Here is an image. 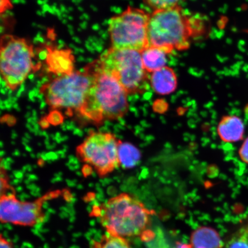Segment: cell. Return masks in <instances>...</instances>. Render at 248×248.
<instances>
[{
    "label": "cell",
    "mask_w": 248,
    "mask_h": 248,
    "mask_svg": "<svg viewBox=\"0 0 248 248\" xmlns=\"http://www.w3.org/2000/svg\"><path fill=\"white\" fill-rule=\"evenodd\" d=\"M202 23L186 14L180 6L155 11L148 28V46L162 49L167 54L187 50L192 40L202 32Z\"/></svg>",
    "instance_id": "1"
},
{
    "label": "cell",
    "mask_w": 248,
    "mask_h": 248,
    "mask_svg": "<svg viewBox=\"0 0 248 248\" xmlns=\"http://www.w3.org/2000/svg\"><path fill=\"white\" fill-rule=\"evenodd\" d=\"M94 80L78 115L94 124L122 119L128 112V93L114 77L102 70L98 60L92 63Z\"/></svg>",
    "instance_id": "2"
},
{
    "label": "cell",
    "mask_w": 248,
    "mask_h": 248,
    "mask_svg": "<svg viewBox=\"0 0 248 248\" xmlns=\"http://www.w3.org/2000/svg\"><path fill=\"white\" fill-rule=\"evenodd\" d=\"M154 212L132 195L122 193L94 207L97 217L108 234L123 238L142 237L150 224Z\"/></svg>",
    "instance_id": "3"
},
{
    "label": "cell",
    "mask_w": 248,
    "mask_h": 248,
    "mask_svg": "<svg viewBox=\"0 0 248 248\" xmlns=\"http://www.w3.org/2000/svg\"><path fill=\"white\" fill-rule=\"evenodd\" d=\"M94 80L93 64L83 71H76L42 86L46 104L54 109H66L78 114Z\"/></svg>",
    "instance_id": "4"
},
{
    "label": "cell",
    "mask_w": 248,
    "mask_h": 248,
    "mask_svg": "<svg viewBox=\"0 0 248 248\" xmlns=\"http://www.w3.org/2000/svg\"><path fill=\"white\" fill-rule=\"evenodd\" d=\"M105 72L114 78L128 94H141L150 86L141 52L110 48L98 60Z\"/></svg>",
    "instance_id": "5"
},
{
    "label": "cell",
    "mask_w": 248,
    "mask_h": 248,
    "mask_svg": "<svg viewBox=\"0 0 248 248\" xmlns=\"http://www.w3.org/2000/svg\"><path fill=\"white\" fill-rule=\"evenodd\" d=\"M150 15L142 9L129 7L111 18L108 22L111 48L140 52L146 48Z\"/></svg>",
    "instance_id": "6"
},
{
    "label": "cell",
    "mask_w": 248,
    "mask_h": 248,
    "mask_svg": "<svg viewBox=\"0 0 248 248\" xmlns=\"http://www.w3.org/2000/svg\"><path fill=\"white\" fill-rule=\"evenodd\" d=\"M0 52L2 76L8 88L14 91L32 70V46L24 39L5 35L1 39Z\"/></svg>",
    "instance_id": "7"
},
{
    "label": "cell",
    "mask_w": 248,
    "mask_h": 248,
    "mask_svg": "<svg viewBox=\"0 0 248 248\" xmlns=\"http://www.w3.org/2000/svg\"><path fill=\"white\" fill-rule=\"evenodd\" d=\"M122 141L110 133L92 132L77 148V153L100 177L120 166L119 147Z\"/></svg>",
    "instance_id": "8"
},
{
    "label": "cell",
    "mask_w": 248,
    "mask_h": 248,
    "mask_svg": "<svg viewBox=\"0 0 248 248\" xmlns=\"http://www.w3.org/2000/svg\"><path fill=\"white\" fill-rule=\"evenodd\" d=\"M60 191L51 192L32 202H21L14 194L1 195L0 219L3 224L33 226L45 219L43 209L45 201L58 197Z\"/></svg>",
    "instance_id": "9"
},
{
    "label": "cell",
    "mask_w": 248,
    "mask_h": 248,
    "mask_svg": "<svg viewBox=\"0 0 248 248\" xmlns=\"http://www.w3.org/2000/svg\"><path fill=\"white\" fill-rule=\"evenodd\" d=\"M150 86L160 95H169L174 92L178 86V78L172 68L165 66L152 73Z\"/></svg>",
    "instance_id": "10"
},
{
    "label": "cell",
    "mask_w": 248,
    "mask_h": 248,
    "mask_svg": "<svg viewBox=\"0 0 248 248\" xmlns=\"http://www.w3.org/2000/svg\"><path fill=\"white\" fill-rule=\"evenodd\" d=\"M244 124L240 117L227 115L222 117L217 126V133L221 140L225 142H235L243 139Z\"/></svg>",
    "instance_id": "11"
},
{
    "label": "cell",
    "mask_w": 248,
    "mask_h": 248,
    "mask_svg": "<svg viewBox=\"0 0 248 248\" xmlns=\"http://www.w3.org/2000/svg\"><path fill=\"white\" fill-rule=\"evenodd\" d=\"M191 248H223L224 244L215 229L203 226L191 234Z\"/></svg>",
    "instance_id": "12"
},
{
    "label": "cell",
    "mask_w": 248,
    "mask_h": 248,
    "mask_svg": "<svg viewBox=\"0 0 248 248\" xmlns=\"http://www.w3.org/2000/svg\"><path fill=\"white\" fill-rule=\"evenodd\" d=\"M49 52L47 62L51 72L62 76L73 72V57L69 50H54Z\"/></svg>",
    "instance_id": "13"
},
{
    "label": "cell",
    "mask_w": 248,
    "mask_h": 248,
    "mask_svg": "<svg viewBox=\"0 0 248 248\" xmlns=\"http://www.w3.org/2000/svg\"><path fill=\"white\" fill-rule=\"evenodd\" d=\"M165 51L154 46H147L141 52L142 63L148 73H153L167 66V57Z\"/></svg>",
    "instance_id": "14"
},
{
    "label": "cell",
    "mask_w": 248,
    "mask_h": 248,
    "mask_svg": "<svg viewBox=\"0 0 248 248\" xmlns=\"http://www.w3.org/2000/svg\"><path fill=\"white\" fill-rule=\"evenodd\" d=\"M141 155L138 149L128 142H121L119 147V159L120 166L131 169L137 165Z\"/></svg>",
    "instance_id": "15"
},
{
    "label": "cell",
    "mask_w": 248,
    "mask_h": 248,
    "mask_svg": "<svg viewBox=\"0 0 248 248\" xmlns=\"http://www.w3.org/2000/svg\"><path fill=\"white\" fill-rule=\"evenodd\" d=\"M92 248H132L125 238L107 233L102 235L101 239L94 241Z\"/></svg>",
    "instance_id": "16"
},
{
    "label": "cell",
    "mask_w": 248,
    "mask_h": 248,
    "mask_svg": "<svg viewBox=\"0 0 248 248\" xmlns=\"http://www.w3.org/2000/svg\"><path fill=\"white\" fill-rule=\"evenodd\" d=\"M225 248H248V222L241 225L231 235Z\"/></svg>",
    "instance_id": "17"
},
{
    "label": "cell",
    "mask_w": 248,
    "mask_h": 248,
    "mask_svg": "<svg viewBox=\"0 0 248 248\" xmlns=\"http://www.w3.org/2000/svg\"><path fill=\"white\" fill-rule=\"evenodd\" d=\"M145 4L155 11L163 10L179 6L183 0H142Z\"/></svg>",
    "instance_id": "18"
},
{
    "label": "cell",
    "mask_w": 248,
    "mask_h": 248,
    "mask_svg": "<svg viewBox=\"0 0 248 248\" xmlns=\"http://www.w3.org/2000/svg\"><path fill=\"white\" fill-rule=\"evenodd\" d=\"M241 159L248 164V138L244 142L239 150Z\"/></svg>",
    "instance_id": "19"
},
{
    "label": "cell",
    "mask_w": 248,
    "mask_h": 248,
    "mask_svg": "<svg viewBox=\"0 0 248 248\" xmlns=\"http://www.w3.org/2000/svg\"><path fill=\"white\" fill-rule=\"evenodd\" d=\"M0 248H14V245L10 241L3 237L2 234L0 235Z\"/></svg>",
    "instance_id": "20"
},
{
    "label": "cell",
    "mask_w": 248,
    "mask_h": 248,
    "mask_svg": "<svg viewBox=\"0 0 248 248\" xmlns=\"http://www.w3.org/2000/svg\"><path fill=\"white\" fill-rule=\"evenodd\" d=\"M1 13L3 11L5 10L6 9L9 8L11 7V4L9 0H1Z\"/></svg>",
    "instance_id": "21"
}]
</instances>
